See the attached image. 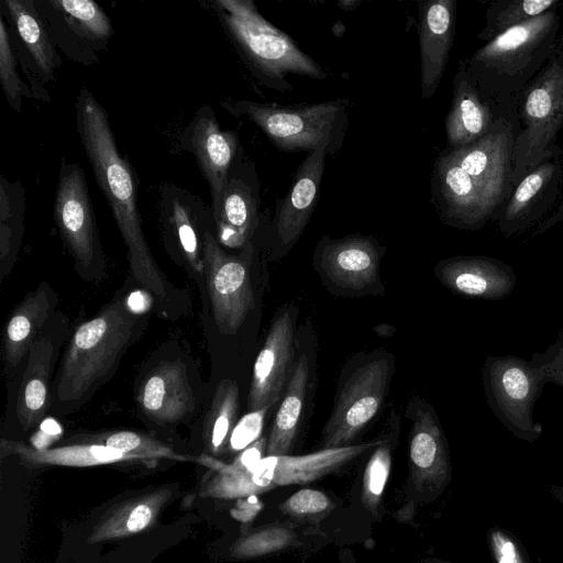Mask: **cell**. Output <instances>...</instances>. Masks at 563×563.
<instances>
[{
	"label": "cell",
	"mask_w": 563,
	"mask_h": 563,
	"mask_svg": "<svg viewBox=\"0 0 563 563\" xmlns=\"http://www.w3.org/2000/svg\"><path fill=\"white\" fill-rule=\"evenodd\" d=\"M159 219L164 239L175 245L196 273H203V242L214 224L211 206L175 184L159 187Z\"/></svg>",
	"instance_id": "19"
},
{
	"label": "cell",
	"mask_w": 563,
	"mask_h": 563,
	"mask_svg": "<svg viewBox=\"0 0 563 563\" xmlns=\"http://www.w3.org/2000/svg\"><path fill=\"white\" fill-rule=\"evenodd\" d=\"M26 192L20 180L0 176V261L1 277L9 273L24 231Z\"/></svg>",
	"instance_id": "31"
},
{
	"label": "cell",
	"mask_w": 563,
	"mask_h": 563,
	"mask_svg": "<svg viewBox=\"0 0 563 563\" xmlns=\"http://www.w3.org/2000/svg\"><path fill=\"white\" fill-rule=\"evenodd\" d=\"M487 402L495 417L512 434L534 441L542 427L532 417L547 383L563 387V329L544 353L530 362L514 355L488 356L482 368Z\"/></svg>",
	"instance_id": "6"
},
{
	"label": "cell",
	"mask_w": 563,
	"mask_h": 563,
	"mask_svg": "<svg viewBox=\"0 0 563 563\" xmlns=\"http://www.w3.org/2000/svg\"><path fill=\"white\" fill-rule=\"evenodd\" d=\"M75 108L78 136L126 246L130 271L137 283L167 305L173 287L146 244L133 168L118 151L109 114L86 88L80 89Z\"/></svg>",
	"instance_id": "2"
},
{
	"label": "cell",
	"mask_w": 563,
	"mask_h": 563,
	"mask_svg": "<svg viewBox=\"0 0 563 563\" xmlns=\"http://www.w3.org/2000/svg\"><path fill=\"white\" fill-rule=\"evenodd\" d=\"M224 32L253 75L265 86L291 90L286 75L324 79L323 68L286 33L271 24L252 0H212Z\"/></svg>",
	"instance_id": "5"
},
{
	"label": "cell",
	"mask_w": 563,
	"mask_h": 563,
	"mask_svg": "<svg viewBox=\"0 0 563 563\" xmlns=\"http://www.w3.org/2000/svg\"><path fill=\"white\" fill-rule=\"evenodd\" d=\"M141 319L125 298H117L73 333L60 363L56 398L85 400L114 372L140 331Z\"/></svg>",
	"instance_id": "4"
},
{
	"label": "cell",
	"mask_w": 563,
	"mask_h": 563,
	"mask_svg": "<svg viewBox=\"0 0 563 563\" xmlns=\"http://www.w3.org/2000/svg\"><path fill=\"white\" fill-rule=\"evenodd\" d=\"M390 434L373 450L364 470L362 501L367 510L377 511L387 484L393 459V439L398 434L400 418L395 410L389 415Z\"/></svg>",
	"instance_id": "35"
},
{
	"label": "cell",
	"mask_w": 563,
	"mask_h": 563,
	"mask_svg": "<svg viewBox=\"0 0 563 563\" xmlns=\"http://www.w3.org/2000/svg\"><path fill=\"white\" fill-rule=\"evenodd\" d=\"M328 146L309 152L299 165L289 192L279 201L274 230L277 246L287 252L301 236L316 208Z\"/></svg>",
	"instance_id": "22"
},
{
	"label": "cell",
	"mask_w": 563,
	"mask_h": 563,
	"mask_svg": "<svg viewBox=\"0 0 563 563\" xmlns=\"http://www.w3.org/2000/svg\"><path fill=\"white\" fill-rule=\"evenodd\" d=\"M269 407L249 411L240 418L234 426L230 438L229 448L232 452H242L262 437L265 417Z\"/></svg>",
	"instance_id": "40"
},
{
	"label": "cell",
	"mask_w": 563,
	"mask_h": 563,
	"mask_svg": "<svg viewBox=\"0 0 563 563\" xmlns=\"http://www.w3.org/2000/svg\"><path fill=\"white\" fill-rule=\"evenodd\" d=\"M53 354V343L44 335L36 339L29 352L16 397L18 420L25 431L42 422L47 411Z\"/></svg>",
	"instance_id": "27"
},
{
	"label": "cell",
	"mask_w": 563,
	"mask_h": 563,
	"mask_svg": "<svg viewBox=\"0 0 563 563\" xmlns=\"http://www.w3.org/2000/svg\"><path fill=\"white\" fill-rule=\"evenodd\" d=\"M5 19L21 70L27 77L35 99L49 102L45 84L55 79L62 59L40 15L34 0H2Z\"/></svg>",
	"instance_id": "14"
},
{
	"label": "cell",
	"mask_w": 563,
	"mask_h": 563,
	"mask_svg": "<svg viewBox=\"0 0 563 563\" xmlns=\"http://www.w3.org/2000/svg\"><path fill=\"white\" fill-rule=\"evenodd\" d=\"M262 503L253 495L238 505L232 515L242 521L252 520L262 509Z\"/></svg>",
	"instance_id": "42"
},
{
	"label": "cell",
	"mask_w": 563,
	"mask_h": 563,
	"mask_svg": "<svg viewBox=\"0 0 563 563\" xmlns=\"http://www.w3.org/2000/svg\"><path fill=\"white\" fill-rule=\"evenodd\" d=\"M511 183L514 188L542 162L563 155V34L540 73L519 95Z\"/></svg>",
	"instance_id": "7"
},
{
	"label": "cell",
	"mask_w": 563,
	"mask_h": 563,
	"mask_svg": "<svg viewBox=\"0 0 563 563\" xmlns=\"http://www.w3.org/2000/svg\"><path fill=\"white\" fill-rule=\"evenodd\" d=\"M492 542L497 563H523L516 544L503 532H494Z\"/></svg>",
	"instance_id": "41"
},
{
	"label": "cell",
	"mask_w": 563,
	"mask_h": 563,
	"mask_svg": "<svg viewBox=\"0 0 563 563\" xmlns=\"http://www.w3.org/2000/svg\"><path fill=\"white\" fill-rule=\"evenodd\" d=\"M168 496L169 492H156L120 506L96 527L91 541L126 537L145 529Z\"/></svg>",
	"instance_id": "32"
},
{
	"label": "cell",
	"mask_w": 563,
	"mask_h": 563,
	"mask_svg": "<svg viewBox=\"0 0 563 563\" xmlns=\"http://www.w3.org/2000/svg\"><path fill=\"white\" fill-rule=\"evenodd\" d=\"M183 146L194 154L211 194V208L216 217L229 175L236 159L239 139L233 131L220 128L210 106L200 107L185 128Z\"/></svg>",
	"instance_id": "18"
},
{
	"label": "cell",
	"mask_w": 563,
	"mask_h": 563,
	"mask_svg": "<svg viewBox=\"0 0 563 563\" xmlns=\"http://www.w3.org/2000/svg\"><path fill=\"white\" fill-rule=\"evenodd\" d=\"M361 3V1H355V0H341L339 1V5L341 7L342 10L344 11H350V10H354L356 9V7Z\"/></svg>",
	"instance_id": "43"
},
{
	"label": "cell",
	"mask_w": 563,
	"mask_h": 563,
	"mask_svg": "<svg viewBox=\"0 0 563 563\" xmlns=\"http://www.w3.org/2000/svg\"><path fill=\"white\" fill-rule=\"evenodd\" d=\"M382 440L321 449L305 455H265L250 471L216 463L218 473L207 484L203 495L233 498L253 496L279 486L308 484L374 450Z\"/></svg>",
	"instance_id": "10"
},
{
	"label": "cell",
	"mask_w": 563,
	"mask_h": 563,
	"mask_svg": "<svg viewBox=\"0 0 563 563\" xmlns=\"http://www.w3.org/2000/svg\"><path fill=\"white\" fill-rule=\"evenodd\" d=\"M19 67L9 25L0 14V82L9 106L16 112H21L23 97L35 98L20 76Z\"/></svg>",
	"instance_id": "36"
},
{
	"label": "cell",
	"mask_w": 563,
	"mask_h": 563,
	"mask_svg": "<svg viewBox=\"0 0 563 563\" xmlns=\"http://www.w3.org/2000/svg\"><path fill=\"white\" fill-rule=\"evenodd\" d=\"M560 0H500L489 4L477 38L485 43L556 7Z\"/></svg>",
	"instance_id": "33"
},
{
	"label": "cell",
	"mask_w": 563,
	"mask_h": 563,
	"mask_svg": "<svg viewBox=\"0 0 563 563\" xmlns=\"http://www.w3.org/2000/svg\"><path fill=\"white\" fill-rule=\"evenodd\" d=\"M563 199V155L542 162L514 188L496 222L505 236L523 234ZM563 202V201H559Z\"/></svg>",
	"instance_id": "17"
},
{
	"label": "cell",
	"mask_w": 563,
	"mask_h": 563,
	"mask_svg": "<svg viewBox=\"0 0 563 563\" xmlns=\"http://www.w3.org/2000/svg\"><path fill=\"white\" fill-rule=\"evenodd\" d=\"M2 453H12L31 465L92 466L129 460H143L106 444H76L53 449H34L22 442L2 440Z\"/></svg>",
	"instance_id": "30"
},
{
	"label": "cell",
	"mask_w": 563,
	"mask_h": 563,
	"mask_svg": "<svg viewBox=\"0 0 563 563\" xmlns=\"http://www.w3.org/2000/svg\"><path fill=\"white\" fill-rule=\"evenodd\" d=\"M221 104L235 117L247 118L285 152H312L325 145L329 153H334L347 123V99L297 106L228 99Z\"/></svg>",
	"instance_id": "8"
},
{
	"label": "cell",
	"mask_w": 563,
	"mask_h": 563,
	"mask_svg": "<svg viewBox=\"0 0 563 563\" xmlns=\"http://www.w3.org/2000/svg\"><path fill=\"white\" fill-rule=\"evenodd\" d=\"M379 242L369 235L324 236L314 250V267L323 280L346 294H361L379 284L383 256Z\"/></svg>",
	"instance_id": "15"
},
{
	"label": "cell",
	"mask_w": 563,
	"mask_h": 563,
	"mask_svg": "<svg viewBox=\"0 0 563 563\" xmlns=\"http://www.w3.org/2000/svg\"><path fill=\"white\" fill-rule=\"evenodd\" d=\"M142 412L157 423H174L189 416L195 397L186 366L165 362L155 367L137 391Z\"/></svg>",
	"instance_id": "26"
},
{
	"label": "cell",
	"mask_w": 563,
	"mask_h": 563,
	"mask_svg": "<svg viewBox=\"0 0 563 563\" xmlns=\"http://www.w3.org/2000/svg\"><path fill=\"white\" fill-rule=\"evenodd\" d=\"M394 372L395 357L383 349L358 353L345 364L322 430V449L353 444L383 408Z\"/></svg>",
	"instance_id": "9"
},
{
	"label": "cell",
	"mask_w": 563,
	"mask_h": 563,
	"mask_svg": "<svg viewBox=\"0 0 563 563\" xmlns=\"http://www.w3.org/2000/svg\"><path fill=\"white\" fill-rule=\"evenodd\" d=\"M245 164L233 163L219 210L216 239L221 246H245L258 227V186L246 174Z\"/></svg>",
	"instance_id": "24"
},
{
	"label": "cell",
	"mask_w": 563,
	"mask_h": 563,
	"mask_svg": "<svg viewBox=\"0 0 563 563\" xmlns=\"http://www.w3.org/2000/svg\"><path fill=\"white\" fill-rule=\"evenodd\" d=\"M295 537L294 531L287 525L264 526L240 538L232 545L231 553L238 558H255L274 553L291 544Z\"/></svg>",
	"instance_id": "37"
},
{
	"label": "cell",
	"mask_w": 563,
	"mask_h": 563,
	"mask_svg": "<svg viewBox=\"0 0 563 563\" xmlns=\"http://www.w3.org/2000/svg\"><path fill=\"white\" fill-rule=\"evenodd\" d=\"M54 219L60 238L85 276L104 272L91 199L80 165L60 161L54 201Z\"/></svg>",
	"instance_id": "11"
},
{
	"label": "cell",
	"mask_w": 563,
	"mask_h": 563,
	"mask_svg": "<svg viewBox=\"0 0 563 563\" xmlns=\"http://www.w3.org/2000/svg\"><path fill=\"white\" fill-rule=\"evenodd\" d=\"M101 444L118 449L126 454L137 455L143 460L155 457L186 460L162 442L133 431L112 432L103 438Z\"/></svg>",
	"instance_id": "38"
},
{
	"label": "cell",
	"mask_w": 563,
	"mask_h": 563,
	"mask_svg": "<svg viewBox=\"0 0 563 563\" xmlns=\"http://www.w3.org/2000/svg\"><path fill=\"white\" fill-rule=\"evenodd\" d=\"M295 312L276 313L254 362L247 396L249 411L272 407L282 400L295 364Z\"/></svg>",
	"instance_id": "16"
},
{
	"label": "cell",
	"mask_w": 563,
	"mask_h": 563,
	"mask_svg": "<svg viewBox=\"0 0 563 563\" xmlns=\"http://www.w3.org/2000/svg\"><path fill=\"white\" fill-rule=\"evenodd\" d=\"M517 128V117L501 115L481 140L438 156L431 194L443 223L476 231L497 220L514 190Z\"/></svg>",
	"instance_id": "1"
},
{
	"label": "cell",
	"mask_w": 563,
	"mask_h": 563,
	"mask_svg": "<svg viewBox=\"0 0 563 563\" xmlns=\"http://www.w3.org/2000/svg\"><path fill=\"white\" fill-rule=\"evenodd\" d=\"M36 9L56 47L82 65L99 62L113 35L111 21L92 0H40Z\"/></svg>",
	"instance_id": "12"
},
{
	"label": "cell",
	"mask_w": 563,
	"mask_h": 563,
	"mask_svg": "<svg viewBox=\"0 0 563 563\" xmlns=\"http://www.w3.org/2000/svg\"><path fill=\"white\" fill-rule=\"evenodd\" d=\"M53 292L42 284L11 312L3 334V353L8 364L19 365L36 341V335L53 307Z\"/></svg>",
	"instance_id": "29"
},
{
	"label": "cell",
	"mask_w": 563,
	"mask_h": 563,
	"mask_svg": "<svg viewBox=\"0 0 563 563\" xmlns=\"http://www.w3.org/2000/svg\"><path fill=\"white\" fill-rule=\"evenodd\" d=\"M333 507L334 504L323 492L310 488L295 493L278 506L283 514L297 519L321 517Z\"/></svg>",
	"instance_id": "39"
},
{
	"label": "cell",
	"mask_w": 563,
	"mask_h": 563,
	"mask_svg": "<svg viewBox=\"0 0 563 563\" xmlns=\"http://www.w3.org/2000/svg\"><path fill=\"white\" fill-rule=\"evenodd\" d=\"M405 415L411 422L408 457L412 483L420 492L439 488L449 475L450 462L438 415L421 397L408 401Z\"/></svg>",
	"instance_id": "20"
},
{
	"label": "cell",
	"mask_w": 563,
	"mask_h": 563,
	"mask_svg": "<svg viewBox=\"0 0 563 563\" xmlns=\"http://www.w3.org/2000/svg\"><path fill=\"white\" fill-rule=\"evenodd\" d=\"M238 384L233 379H222L214 390L211 407L205 420V434L212 452H221L229 442L230 434L238 422Z\"/></svg>",
	"instance_id": "34"
},
{
	"label": "cell",
	"mask_w": 563,
	"mask_h": 563,
	"mask_svg": "<svg viewBox=\"0 0 563 563\" xmlns=\"http://www.w3.org/2000/svg\"><path fill=\"white\" fill-rule=\"evenodd\" d=\"M501 115L505 114L483 98L466 64L460 63L453 79L451 108L445 119L449 147L457 148L481 140Z\"/></svg>",
	"instance_id": "25"
},
{
	"label": "cell",
	"mask_w": 563,
	"mask_h": 563,
	"mask_svg": "<svg viewBox=\"0 0 563 563\" xmlns=\"http://www.w3.org/2000/svg\"><path fill=\"white\" fill-rule=\"evenodd\" d=\"M203 273L219 331L235 334L255 306L245 257L228 254L209 231L203 242Z\"/></svg>",
	"instance_id": "13"
},
{
	"label": "cell",
	"mask_w": 563,
	"mask_h": 563,
	"mask_svg": "<svg viewBox=\"0 0 563 563\" xmlns=\"http://www.w3.org/2000/svg\"><path fill=\"white\" fill-rule=\"evenodd\" d=\"M310 375L307 354L295 361L291 376L267 437L266 455H288L296 442L302 420Z\"/></svg>",
	"instance_id": "28"
},
{
	"label": "cell",
	"mask_w": 563,
	"mask_h": 563,
	"mask_svg": "<svg viewBox=\"0 0 563 563\" xmlns=\"http://www.w3.org/2000/svg\"><path fill=\"white\" fill-rule=\"evenodd\" d=\"M434 274L452 292L482 300H501L508 297L517 280L511 266L483 255L443 258L435 265Z\"/></svg>",
	"instance_id": "21"
},
{
	"label": "cell",
	"mask_w": 563,
	"mask_h": 563,
	"mask_svg": "<svg viewBox=\"0 0 563 563\" xmlns=\"http://www.w3.org/2000/svg\"><path fill=\"white\" fill-rule=\"evenodd\" d=\"M455 21V0L420 3V88L424 99L435 93L442 79L453 46Z\"/></svg>",
	"instance_id": "23"
},
{
	"label": "cell",
	"mask_w": 563,
	"mask_h": 563,
	"mask_svg": "<svg viewBox=\"0 0 563 563\" xmlns=\"http://www.w3.org/2000/svg\"><path fill=\"white\" fill-rule=\"evenodd\" d=\"M560 29L554 7L485 43L465 62L483 98L498 112L517 117L519 95L553 54Z\"/></svg>",
	"instance_id": "3"
}]
</instances>
